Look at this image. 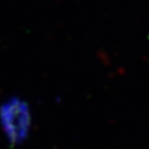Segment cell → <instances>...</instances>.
I'll list each match as a JSON object with an SVG mask.
<instances>
[{
	"instance_id": "6da1fadb",
	"label": "cell",
	"mask_w": 149,
	"mask_h": 149,
	"mask_svg": "<svg viewBox=\"0 0 149 149\" xmlns=\"http://www.w3.org/2000/svg\"><path fill=\"white\" fill-rule=\"evenodd\" d=\"M0 127L10 144H19L26 138L30 128V112L17 98H11L0 106Z\"/></svg>"
}]
</instances>
